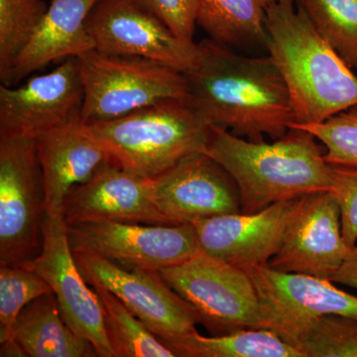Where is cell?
<instances>
[{
	"label": "cell",
	"mask_w": 357,
	"mask_h": 357,
	"mask_svg": "<svg viewBox=\"0 0 357 357\" xmlns=\"http://www.w3.org/2000/svg\"><path fill=\"white\" fill-rule=\"evenodd\" d=\"M164 281L192 307L211 335L266 328L259 297L245 270L206 255L160 270Z\"/></svg>",
	"instance_id": "cell-6"
},
{
	"label": "cell",
	"mask_w": 357,
	"mask_h": 357,
	"mask_svg": "<svg viewBox=\"0 0 357 357\" xmlns=\"http://www.w3.org/2000/svg\"><path fill=\"white\" fill-rule=\"evenodd\" d=\"M296 349L304 357H357V319L319 317L302 333Z\"/></svg>",
	"instance_id": "cell-27"
},
{
	"label": "cell",
	"mask_w": 357,
	"mask_h": 357,
	"mask_svg": "<svg viewBox=\"0 0 357 357\" xmlns=\"http://www.w3.org/2000/svg\"><path fill=\"white\" fill-rule=\"evenodd\" d=\"M45 215L34 138L0 137V265L25 266L39 255Z\"/></svg>",
	"instance_id": "cell-7"
},
{
	"label": "cell",
	"mask_w": 357,
	"mask_h": 357,
	"mask_svg": "<svg viewBox=\"0 0 357 357\" xmlns=\"http://www.w3.org/2000/svg\"><path fill=\"white\" fill-rule=\"evenodd\" d=\"M342 213V236L352 248L357 241V169L333 167L332 191Z\"/></svg>",
	"instance_id": "cell-30"
},
{
	"label": "cell",
	"mask_w": 357,
	"mask_h": 357,
	"mask_svg": "<svg viewBox=\"0 0 357 357\" xmlns=\"http://www.w3.org/2000/svg\"><path fill=\"white\" fill-rule=\"evenodd\" d=\"M82 128L110 161L146 178L157 177L187 155L206 152L211 133V126L185 98H167Z\"/></svg>",
	"instance_id": "cell-4"
},
{
	"label": "cell",
	"mask_w": 357,
	"mask_h": 357,
	"mask_svg": "<svg viewBox=\"0 0 357 357\" xmlns=\"http://www.w3.org/2000/svg\"><path fill=\"white\" fill-rule=\"evenodd\" d=\"M67 236L73 252L102 256L126 269L160 271L187 261L202 250L192 223L81 222L67 225Z\"/></svg>",
	"instance_id": "cell-8"
},
{
	"label": "cell",
	"mask_w": 357,
	"mask_h": 357,
	"mask_svg": "<svg viewBox=\"0 0 357 357\" xmlns=\"http://www.w3.org/2000/svg\"><path fill=\"white\" fill-rule=\"evenodd\" d=\"M206 152L236 181L243 213L333 189V167L325 161L316 138L303 129L291 128L266 143L211 126Z\"/></svg>",
	"instance_id": "cell-3"
},
{
	"label": "cell",
	"mask_w": 357,
	"mask_h": 357,
	"mask_svg": "<svg viewBox=\"0 0 357 357\" xmlns=\"http://www.w3.org/2000/svg\"><path fill=\"white\" fill-rule=\"evenodd\" d=\"M325 145L326 163L340 168L357 169V105L319 123L294 124Z\"/></svg>",
	"instance_id": "cell-28"
},
{
	"label": "cell",
	"mask_w": 357,
	"mask_h": 357,
	"mask_svg": "<svg viewBox=\"0 0 357 357\" xmlns=\"http://www.w3.org/2000/svg\"><path fill=\"white\" fill-rule=\"evenodd\" d=\"M83 84L82 122L117 119L167 98H185L184 73L138 56L93 49L77 58Z\"/></svg>",
	"instance_id": "cell-5"
},
{
	"label": "cell",
	"mask_w": 357,
	"mask_h": 357,
	"mask_svg": "<svg viewBox=\"0 0 357 357\" xmlns=\"http://www.w3.org/2000/svg\"><path fill=\"white\" fill-rule=\"evenodd\" d=\"M77 266L91 287L114 294L161 340L197 331L198 316L159 271L126 269L93 253L74 252Z\"/></svg>",
	"instance_id": "cell-9"
},
{
	"label": "cell",
	"mask_w": 357,
	"mask_h": 357,
	"mask_svg": "<svg viewBox=\"0 0 357 357\" xmlns=\"http://www.w3.org/2000/svg\"><path fill=\"white\" fill-rule=\"evenodd\" d=\"M319 34L357 69V0H295Z\"/></svg>",
	"instance_id": "cell-24"
},
{
	"label": "cell",
	"mask_w": 357,
	"mask_h": 357,
	"mask_svg": "<svg viewBox=\"0 0 357 357\" xmlns=\"http://www.w3.org/2000/svg\"><path fill=\"white\" fill-rule=\"evenodd\" d=\"M13 338L26 356H100L91 342L79 337L66 323L53 292L37 298L22 310Z\"/></svg>",
	"instance_id": "cell-20"
},
{
	"label": "cell",
	"mask_w": 357,
	"mask_h": 357,
	"mask_svg": "<svg viewBox=\"0 0 357 357\" xmlns=\"http://www.w3.org/2000/svg\"><path fill=\"white\" fill-rule=\"evenodd\" d=\"M86 28L102 53L150 59L184 74L198 60V43L178 38L138 0H98Z\"/></svg>",
	"instance_id": "cell-10"
},
{
	"label": "cell",
	"mask_w": 357,
	"mask_h": 357,
	"mask_svg": "<svg viewBox=\"0 0 357 357\" xmlns=\"http://www.w3.org/2000/svg\"><path fill=\"white\" fill-rule=\"evenodd\" d=\"M152 201L171 225L241 213L236 181L206 152H194L150 181Z\"/></svg>",
	"instance_id": "cell-15"
},
{
	"label": "cell",
	"mask_w": 357,
	"mask_h": 357,
	"mask_svg": "<svg viewBox=\"0 0 357 357\" xmlns=\"http://www.w3.org/2000/svg\"><path fill=\"white\" fill-rule=\"evenodd\" d=\"M275 0H199L197 25L227 46H266L267 10Z\"/></svg>",
	"instance_id": "cell-21"
},
{
	"label": "cell",
	"mask_w": 357,
	"mask_h": 357,
	"mask_svg": "<svg viewBox=\"0 0 357 357\" xmlns=\"http://www.w3.org/2000/svg\"><path fill=\"white\" fill-rule=\"evenodd\" d=\"M295 4L269 7L266 47L287 86L294 124L319 123L357 105V77Z\"/></svg>",
	"instance_id": "cell-2"
},
{
	"label": "cell",
	"mask_w": 357,
	"mask_h": 357,
	"mask_svg": "<svg viewBox=\"0 0 357 357\" xmlns=\"http://www.w3.org/2000/svg\"><path fill=\"white\" fill-rule=\"evenodd\" d=\"M51 292L49 284L30 268L0 265V342L13 338L14 326L26 306Z\"/></svg>",
	"instance_id": "cell-26"
},
{
	"label": "cell",
	"mask_w": 357,
	"mask_h": 357,
	"mask_svg": "<svg viewBox=\"0 0 357 357\" xmlns=\"http://www.w3.org/2000/svg\"><path fill=\"white\" fill-rule=\"evenodd\" d=\"M178 38L194 42L199 0H138Z\"/></svg>",
	"instance_id": "cell-29"
},
{
	"label": "cell",
	"mask_w": 357,
	"mask_h": 357,
	"mask_svg": "<svg viewBox=\"0 0 357 357\" xmlns=\"http://www.w3.org/2000/svg\"><path fill=\"white\" fill-rule=\"evenodd\" d=\"M351 249L342 236L337 197L331 191L312 192L296 199L278 251L267 265L332 281Z\"/></svg>",
	"instance_id": "cell-11"
},
{
	"label": "cell",
	"mask_w": 357,
	"mask_h": 357,
	"mask_svg": "<svg viewBox=\"0 0 357 357\" xmlns=\"http://www.w3.org/2000/svg\"><path fill=\"white\" fill-rule=\"evenodd\" d=\"M43 0H0V81L9 86L14 64L48 10Z\"/></svg>",
	"instance_id": "cell-25"
},
{
	"label": "cell",
	"mask_w": 357,
	"mask_h": 357,
	"mask_svg": "<svg viewBox=\"0 0 357 357\" xmlns=\"http://www.w3.org/2000/svg\"><path fill=\"white\" fill-rule=\"evenodd\" d=\"M255 283L265 326L296 347L314 319L335 314L357 319V296L333 282L261 266L248 270Z\"/></svg>",
	"instance_id": "cell-12"
},
{
	"label": "cell",
	"mask_w": 357,
	"mask_h": 357,
	"mask_svg": "<svg viewBox=\"0 0 357 357\" xmlns=\"http://www.w3.org/2000/svg\"><path fill=\"white\" fill-rule=\"evenodd\" d=\"M42 234L39 255L25 267L49 284L70 328L91 342L100 357H115L105 333L102 304L77 266L62 213H46Z\"/></svg>",
	"instance_id": "cell-14"
},
{
	"label": "cell",
	"mask_w": 357,
	"mask_h": 357,
	"mask_svg": "<svg viewBox=\"0 0 357 357\" xmlns=\"http://www.w3.org/2000/svg\"><path fill=\"white\" fill-rule=\"evenodd\" d=\"M333 283L357 289V246H354L340 270L332 279Z\"/></svg>",
	"instance_id": "cell-31"
},
{
	"label": "cell",
	"mask_w": 357,
	"mask_h": 357,
	"mask_svg": "<svg viewBox=\"0 0 357 357\" xmlns=\"http://www.w3.org/2000/svg\"><path fill=\"white\" fill-rule=\"evenodd\" d=\"M150 181L151 178L107 162L66 197L63 204L66 225L114 220L171 225L152 201Z\"/></svg>",
	"instance_id": "cell-17"
},
{
	"label": "cell",
	"mask_w": 357,
	"mask_h": 357,
	"mask_svg": "<svg viewBox=\"0 0 357 357\" xmlns=\"http://www.w3.org/2000/svg\"><path fill=\"white\" fill-rule=\"evenodd\" d=\"M82 121L35 138L43 175L46 213H62L66 197L107 162L109 155L84 132Z\"/></svg>",
	"instance_id": "cell-18"
},
{
	"label": "cell",
	"mask_w": 357,
	"mask_h": 357,
	"mask_svg": "<svg viewBox=\"0 0 357 357\" xmlns=\"http://www.w3.org/2000/svg\"><path fill=\"white\" fill-rule=\"evenodd\" d=\"M162 342L180 357H304L268 328L236 331L211 337L195 331Z\"/></svg>",
	"instance_id": "cell-22"
},
{
	"label": "cell",
	"mask_w": 357,
	"mask_h": 357,
	"mask_svg": "<svg viewBox=\"0 0 357 357\" xmlns=\"http://www.w3.org/2000/svg\"><path fill=\"white\" fill-rule=\"evenodd\" d=\"M93 289L102 304L105 333L115 357L176 356L114 294Z\"/></svg>",
	"instance_id": "cell-23"
},
{
	"label": "cell",
	"mask_w": 357,
	"mask_h": 357,
	"mask_svg": "<svg viewBox=\"0 0 357 357\" xmlns=\"http://www.w3.org/2000/svg\"><path fill=\"white\" fill-rule=\"evenodd\" d=\"M0 344H1V349H0V356L1 357L26 356L25 352L14 338L0 342Z\"/></svg>",
	"instance_id": "cell-32"
},
{
	"label": "cell",
	"mask_w": 357,
	"mask_h": 357,
	"mask_svg": "<svg viewBox=\"0 0 357 357\" xmlns=\"http://www.w3.org/2000/svg\"><path fill=\"white\" fill-rule=\"evenodd\" d=\"M187 77L185 100L208 126L252 142L276 140L295 123L287 86L270 56L246 57L208 38Z\"/></svg>",
	"instance_id": "cell-1"
},
{
	"label": "cell",
	"mask_w": 357,
	"mask_h": 357,
	"mask_svg": "<svg viewBox=\"0 0 357 357\" xmlns=\"http://www.w3.org/2000/svg\"><path fill=\"white\" fill-rule=\"evenodd\" d=\"M98 0H51L43 20L14 64L9 86L50 63L95 49L86 20Z\"/></svg>",
	"instance_id": "cell-19"
},
{
	"label": "cell",
	"mask_w": 357,
	"mask_h": 357,
	"mask_svg": "<svg viewBox=\"0 0 357 357\" xmlns=\"http://www.w3.org/2000/svg\"><path fill=\"white\" fill-rule=\"evenodd\" d=\"M296 199L255 213H227L192 222L206 255L248 270L266 266L278 251Z\"/></svg>",
	"instance_id": "cell-16"
},
{
	"label": "cell",
	"mask_w": 357,
	"mask_h": 357,
	"mask_svg": "<svg viewBox=\"0 0 357 357\" xmlns=\"http://www.w3.org/2000/svg\"><path fill=\"white\" fill-rule=\"evenodd\" d=\"M84 89L77 58L17 88L0 86V137L37 138L82 121Z\"/></svg>",
	"instance_id": "cell-13"
}]
</instances>
